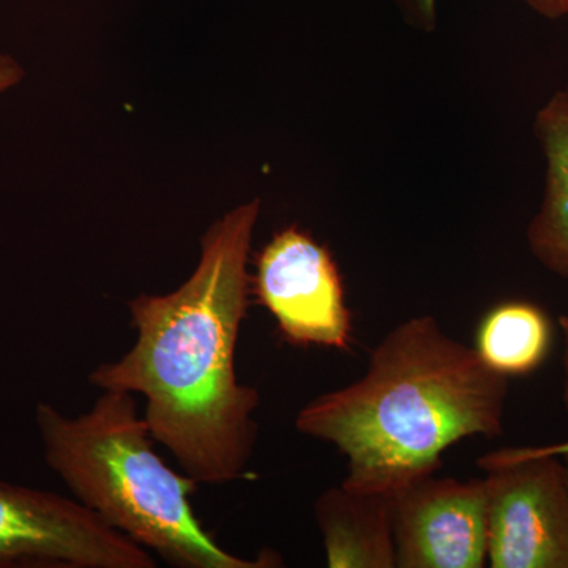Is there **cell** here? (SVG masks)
Here are the masks:
<instances>
[{"label": "cell", "mask_w": 568, "mask_h": 568, "mask_svg": "<svg viewBox=\"0 0 568 568\" xmlns=\"http://www.w3.org/2000/svg\"><path fill=\"white\" fill-rule=\"evenodd\" d=\"M22 69L20 63L10 55L0 54V93L9 91L21 81Z\"/></svg>", "instance_id": "cell-13"}, {"label": "cell", "mask_w": 568, "mask_h": 568, "mask_svg": "<svg viewBox=\"0 0 568 568\" xmlns=\"http://www.w3.org/2000/svg\"><path fill=\"white\" fill-rule=\"evenodd\" d=\"M260 201L235 207L201 242L193 275L170 294L129 302L136 342L89 375L100 390L141 395L155 443L203 485L244 477L257 443L260 392L235 368L253 294L248 272Z\"/></svg>", "instance_id": "cell-1"}, {"label": "cell", "mask_w": 568, "mask_h": 568, "mask_svg": "<svg viewBox=\"0 0 568 568\" xmlns=\"http://www.w3.org/2000/svg\"><path fill=\"white\" fill-rule=\"evenodd\" d=\"M536 134L547 170L528 245L547 271L568 280V89L556 92L538 111Z\"/></svg>", "instance_id": "cell-9"}, {"label": "cell", "mask_w": 568, "mask_h": 568, "mask_svg": "<svg viewBox=\"0 0 568 568\" xmlns=\"http://www.w3.org/2000/svg\"><path fill=\"white\" fill-rule=\"evenodd\" d=\"M253 294L290 345L347 351L353 315L334 257L295 226L276 233L256 257Z\"/></svg>", "instance_id": "cell-6"}, {"label": "cell", "mask_w": 568, "mask_h": 568, "mask_svg": "<svg viewBox=\"0 0 568 568\" xmlns=\"http://www.w3.org/2000/svg\"><path fill=\"white\" fill-rule=\"evenodd\" d=\"M493 568H568V487L556 447H507L477 462Z\"/></svg>", "instance_id": "cell-4"}, {"label": "cell", "mask_w": 568, "mask_h": 568, "mask_svg": "<svg viewBox=\"0 0 568 568\" xmlns=\"http://www.w3.org/2000/svg\"><path fill=\"white\" fill-rule=\"evenodd\" d=\"M521 2L541 17L551 18V20L568 17V0H521Z\"/></svg>", "instance_id": "cell-12"}, {"label": "cell", "mask_w": 568, "mask_h": 568, "mask_svg": "<svg viewBox=\"0 0 568 568\" xmlns=\"http://www.w3.org/2000/svg\"><path fill=\"white\" fill-rule=\"evenodd\" d=\"M47 465L78 503L110 528L178 568H268L224 549L194 514L197 481L171 469L153 448L144 414L130 392L103 390L91 410L69 417L50 403L36 407Z\"/></svg>", "instance_id": "cell-3"}, {"label": "cell", "mask_w": 568, "mask_h": 568, "mask_svg": "<svg viewBox=\"0 0 568 568\" xmlns=\"http://www.w3.org/2000/svg\"><path fill=\"white\" fill-rule=\"evenodd\" d=\"M552 325L530 302L511 301L489 310L477 327L474 349L499 375L528 376L547 361Z\"/></svg>", "instance_id": "cell-10"}, {"label": "cell", "mask_w": 568, "mask_h": 568, "mask_svg": "<svg viewBox=\"0 0 568 568\" xmlns=\"http://www.w3.org/2000/svg\"><path fill=\"white\" fill-rule=\"evenodd\" d=\"M414 24L432 29L437 18L439 0H392Z\"/></svg>", "instance_id": "cell-11"}, {"label": "cell", "mask_w": 568, "mask_h": 568, "mask_svg": "<svg viewBox=\"0 0 568 568\" xmlns=\"http://www.w3.org/2000/svg\"><path fill=\"white\" fill-rule=\"evenodd\" d=\"M155 568L151 551L78 503L0 481V568Z\"/></svg>", "instance_id": "cell-5"}, {"label": "cell", "mask_w": 568, "mask_h": 568, "mask_svg": "<svg viewBox=\"0 0 568 568\" xmlns=\"http://www.w3.org/2000/svg\"><path fill=\"white\" fill-rule=\"evenodd\" d=\"M559 331L562 335L564 354H562V368H564V384H562V403L568 414V315L559 316Z\"/></svg>", "instance_id": "cell-14"}, {"label": "cell", "mask_w": 568, "mask_h": 568, "mask_svg": "<svg viewBox=\"0 0 568 568\" xmlns=\"http://www.w3.org/2000/svg\"><path fill=\"white\" fill-rule=\"evenodd\" d=\"M559 450L560 457H562L564 469H566L567 487H568V444L556 447Z\"/></svg>", "instance_id": "cell-15"}, {"label": "cell", "mask_w": 568, "mask_h": 568, "mask_svg": "<svg viewBox=\"0 0 568 568\" xmlns=\"http://www.w3.org/2000/svg\"><path fill=\"white\" fill-rule=\"evenodd\" d=\"M396 568H481L488 562L481 478L429 474L390 495Z\"/></svg>", "instance_id": "cell-7"}, {"label": "cell", "mask_w": 568, "mask_h": 568, "mask_svg": "<svg viewBox=\"0 0 568 568\" xmlns=\"http://www.w3.org/2000/svg\"><path fill=\"white\" fill-rule=\"evenodd\" d=\"M507 398L508 377L416 316L383 336L361 379L306 403L295 428L345 455L346 487L392 495L436 474L459 440L503 435Z\"/></svg>", "instance_id": "cell-2"}, {"label": "cell", "mask_w": 568, "mask_h": 568, "mask_svg": "<svg viewBox=\"0 0 568 568\" xmlns=\"http://www.w3.org/2000/svg\"><path fill=\"white\" fill-rule=\"evenodd\" d=\"M315 518L328 567L396 568L390 495L342 481L317 497Z\"/></svg>", "instance_id": "cell-8"}]
</instances>
